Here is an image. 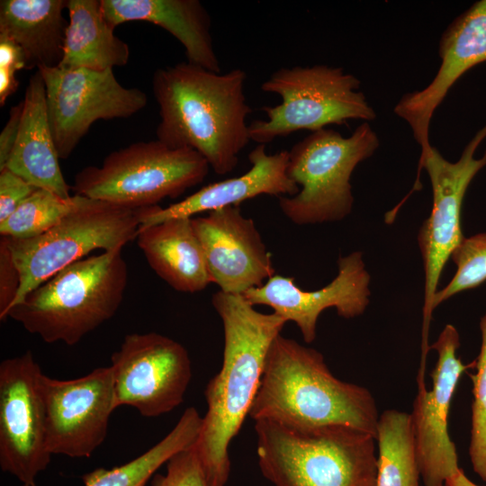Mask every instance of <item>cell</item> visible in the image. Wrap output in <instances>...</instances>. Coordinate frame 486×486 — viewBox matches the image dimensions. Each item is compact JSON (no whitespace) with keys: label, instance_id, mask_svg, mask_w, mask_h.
<instances>
[{"label":"cell","instance_id":"7402d4cb","mask_svg":"<svg viewBox=\"0 0 486 486\" xmlns=\"http://www.w3.org/2000/svg\"><path fill=\"white\" fill-rule=\"evenodd\" d=\"M137 239L150 267L176 291L195 293L212 283L192 218L140 227Z\"/></svg>","mask_w":486,"mask_h":486},{"label":"cell","instance_id":"f546056e","mask_svg":"<svg viewBox=\"0 0 486 486\" xmlns=\"http://www.w3.org/2000/svg\"><path fill=\"white\" fill-rule=\"evenodd\" d=\"M84 486H145L146 475L141 467L128 462L112 469L98 468L82 477Z\"/></svg>","mask_w":486,"mask_h":486},{"label":"cell","instance_id":"5bb4252c","mask_svg":"<svg viewBox=\"0 0 486 486\" xmlns=\"http://www.w3.org/2000/svg\"><path fill=\"white\" fill-rule=\"evenodd\" d=\"M47 446L51 454L89 457L105 440L114 405L109 366L71 380L40 377Z\"/></svg>","mask_w":486,"mask_h":486},{"label":"cell","instance_id":"9c48e42d","mask_svg":"<svg viewBox=\"0 0 486 486\" xmlns=\"http://www.w3.org/2000/svg\"><path fill=\"white\" fill-rule=\"evenodd\" d=\"M145 209L83 196L76 208L45 233L29 239L6 237L21 277L11 309L54 274L90 252L123 248L137 238Z\"/></svg>","mask_w":486,"mask_h":486},{"label":"cell","instance_id":"44dd1931","mask_svg":"<svg viewBox=\"0 0 486 486\" xmlns=\"http://www.w3.org/2000/svg\"><path fill=\"white\" fill-rule=\"evenodd\" d=\"M22 102L18 137L4 167L38 188L69 198L70 187L61 172L49 121L45 83L38 69L29 80Z\"/></svg>","mask_w":486,"mask_h":486},{"label":"cell","instance_id":"836d02e7","mask_svg":"<svg viewBox=\"0 0 486 486\" xmlns=\"http://www.w3.org/2000/svg\"><path fill=\"white\" fill-rule=\"evenodd\" d=\"M0 68L18 71L26 69V61L21 47L14 40L0 36Z\"/></svg>","mask_w":486,"mask_h":486},{"label":"cell","instance_id":"cb8c5ba5","mask_svg":"<svg viewBox=\"0 0 486 486\" xmlns=\"http://www.w3.org/2000/svg\"><path fill=\"white\" fill-rule=\"evenodd\" d=\"M67 9L69 20L58 68L104 71L128 63L129 46L114 35L100 0H68Z\"/></svg>","mask_w":486,"mask_h":486},{"label":"cell","instance_id":"e575fe53","mask_svg":"<svg viewBox=\"0 0 486 486\" xmlns=\"http://www.w3.org/2000/svg\"><path fill=\"white\" fill-rule=\"evenodd\" d=\"M19 86L15 71L0 68V105H4L6 99L13 94Z\"/></svg>","mask_w":486,"mask_h":486},{"label":"cell","instance_id":"2e32d148","mask_svg":"<svg viewBox=\"0 0 486 486\" xmlns=\"http://www.w3.org/2000/svg\"><path fill=\"white\" fill-rule=\"evenodd\" d=\"M338 267L337 276L316 291L301 289L293 277L274 274L242 295L251 305L268 306L286 322H294L304 342L310 344L316 338L318 319L323 310L334 308L338 316L352 319L362 315L369 304L371 277L362 252L340 256Z\"/></svg>","mask_w":486,"mask_h":486},{"label":"cell","instance_id":"8992f818","mask_svg":"<svg viewBox=\"0 0 486 486\" xmlns=\"http://www.w3.org/2000/svg\"><path fill=\"white\" fill-rule=\"evenodd\" d=\"M379 144L377 134L367 122L349 137L325 128L298 141L288 150L287 174L299 192L278 198L284 215L297 225L344 220L354 203L352 173Z\"/></svg>","mask_w":486,"mask_h":486},{"label":"cell","instance_id":"7a4b0ae2","mask_svg":"<svg viewBox=\"0 0 486 486\" xmlns=\"http://www.w3.org/2000/svg\"><path fill=\"white\" fill-rule=\"evenodd\" d=\"M241 68L221 74L188 61L158 68L152 78L159 107L157 140L197 151L218 175L230 173L250 141Z\"/></svg>","mask_w":486,"mask_h":486},{"label":"cell","instance_id":"603a6c76","mask_svg":"<svg viewBox=\"0 0 486 486\" xmlns=\"http://www.w3.org/2000/svg\"><path fill=\"white\" fill-rule=\"evenodd\" d=\"M68 0H1L0 36L23 51L26 69L58 67L68 22Z\"/></svg>","mask_w":486,"mask_h":486},{"label":"cell","instance_id":"83f0119b","mask_svg":"<svg viewBox=\"0 0 486 486\" xmlns=\"http://www.w3.org/2000/svg\"><path fill=\"white\" fill-rule=\"evenodd\" d=\"M451 258L456 272L434 298V309L454 294L475 288L486 281V232L464 238Z\"/></svg>","mask_w":486,"mask_h":486},{"label":"cell","instance_id":"ba28073f","mask_svg":"<svg viewBox=\"0 0 486 486\" xmlns=\"http://www.w3.org/2000/svg\"><path fill=\"white\" fill-rule=\"evenodd\" d=\"M208 162L190 148L158 140L139 141L110 153L101 166H86L74 177L75 194L132 208L158 205L203 182Z\"/></svg>","mask_w":486,"mask_h":486},{"label":"cell","instance_id":"ac0fdd59","mask_svg":"<svg viewBox=\"0 0 486 486\" xmlns=\"http://www.w3.org/2000/svg\"><path fill=\"white\" fill-rule=\"evenodd\" d=\"M438 54L441 63L433 80L404 94L394 107V113L410 127L421 153L431 147V119L450 88L466 71L486 61V0L474 3L446 29Z\"/></svg>","mask_w":486,"mask_h":486},{"label":"cell","instance_id":"d6a6232c","mask_svg":"<svg viewBox=\"0 0 486 486\" xmlns=\"http://www.w3.org/2000/svg\"><path fill=\"white\" fill-rule=\"evenodd\" d=\"M23 102L13 106L9 118L0 133V169H3L16 142L21 124Z\"/></svg>","mask_w":486,"mask_h":486},{"label":"cell","instance_id":"e0dca14e","mask_svg":"<svg viewBox=\"0 0 486 486\" xmlns=\"http://www.w3.org/2000/svg\"><path fill=\"white\" fill-rule=\"evenodd\" d=\"M212 283L220 291L243 294L274 275L272 255L250 218L229 206L192 218Z\"/></svg>","mask_w":486,"mask_h":486},{"label":"cell","instance_id":"d6986e66","mask_svg":"<svg viewBox=\"0 0 486 486\" xmlns=\"http://www.w3.org/2000/svg\"><path fill=\"white\" fill-rule=\"evenodd\" d=\"M251 167L243 175L212 183L182 201L166 208L158 205L145 209L140 227H148L170 219L192 218L229 206H239L247 200L266 194L276 197L292 196L299 186L289 177V152H266L265 144H258L248 154Z\"/></svg>","mask_w":486,"mask_h":486},{"label":"cell","instance_id":"277c9868","mask_svg":"<svg viewBox=\"0 0 486 486\" xmlns=\"http://www.w3.org/2000/svg\"><path fill=\"white\" fill-rule=\"evenodd\" d=\"M255 431L259 469L274 486H376V438L369 433L270 419L255 421Z\"/></svg>","mask_w":486,"mask_h":486},{"label":"cell","instance_id":"6da1fadb","mask_svg":"<svg viewBox=\"0 0 486 486\" xmlns=\"http://www.w3.org/2000/svg\"><path fill=\"white\" fill-rule=\"evenodd\" d=\"M212 303L223 326V359L205 387L207 410L194 447L210 486H225L230 442L249 415L267 352L286 321L256 310L241 294L218 291Z\"/></svg>","mask_w":486,"mask_h":486},{"label":"cell","instance_id":"9a60e30c","mask_svg":"<svg viewBox=\"0 0 486 486\" xmlns=\"http://www.w3.org/2000/svg\"><path fill=\"white\" fill-rule=\"evenodd\" d=\"M460 336L454 326L446 325L437 339L429 346L437 361L432 388L418 379V392L410 413L416 452L424 486H446V482L461 468L454 442L448 434V414L454 391L462 374L474 368L475 361L464 364L456 356Z\"/></svg>","mask_w":486,"mask_h":486},{"label":"cell","instance_id":"ffe728a7","mask_svg":"<svg viewBox=\"0 0 486 486\" xmlns=\"http://www.w3.org/2000/svg\"><path fill=\"white\" fill-rule=\"evenodd\" d=\"M107 22L115 28L145 21L167 31L184 46L187 61L220 73L211 34L212 20L199 0H100Z\"/></svg>","mask_w":486,"mask_h":486},{"label":"cell","instance_id":"4316f807","mask_svg":"<svg viewBox=\"0 0 486 486\" xmlns=\"http://www.w3.org/2000/svg\"><path fill=\"white\" fill-rule=\"evenodd\" d=\"M482 344L472 382V428L469 456L473 471L486 482V313L480 321Z\"/></svg>","mask_w":486,"mask_h":486},{"label":"cell","instance_id":"d590c367","mask_svg":"<svg viewBox=\"0 0 486 486\" xmlns=\"http://www.w3.org/2000/svg\"><path fill=\"white\" fill-rule=\"evenodd\" d=\"M446 486H480L472 482L464 471L460 469L454 475L446 482Z\"/></svg>","mask_w":486,"mask_h":486},{"label":"cell","instance_id":"30bf717a","mask_svg":"<svg viewBox=\"0 0 486 486\" xmlns=\"http://www.w3.org/2000/svg\"><path fill=\"white\" fill-rule=\"evenodd\" d=\"M486 137V125L476 133L460 158L451 162L433 146L420 154L418 174L424 168L429 177L433 202L430 215L418 233L424 267V304L421 356L429 350L428 330L434 311V298L445 266L464 238L461 227L462 204L466 190L478 171L486 165L474 153Z\"/></svg>","mask_w":486,"mask_h":486},{"label":"cell","instance_id":"4dcf8cb0","mask_svg":"<svg viewBox=\"0 0 486 486\" xmlns=\"http://www.w3.org/2000/svg\"><path fill=\"white\" fill-rule=\"evenodd\" d=\"M21 285L18 268L13 259L6 237L0 239V320H5Z\"/></svg>","mask_w":486,"mask_h":486},{"label":"cell","instance_id":"4fadbf2b","mask_svg":"<svg viewBox=\"0 0 486 486\" xmlns=\"http://www.w3.org/2000/svg\"><path fill=\"white\" fill-rule=\"evenodd\" d=\"M43 373L31 351L0 364V466L22 486H37L51 454L47 446Z\"/></svg>","mask_w":486,"mask_h":486},{"label":"cell","instance_id":"3957f363","mask_svg":"<svg viewBox=\"0 0 486 486\" xmlns=\"http://www.w3.org/2000/svg\"><path fill=\"white\" fill-rule=\"evenodd\" d=\"M248 416L295 427L346 426L376 438L380 415L368 389L338 379L320 352L279 334Z\"/></svg>","mask_w":486,"mask_h":486},{"label":"cell","instance_id":"7c38bea8","mask_svg":"<svg viewBox=\"0 0 486 486\" xmlns=\"http://www.w3.org/2000/svg\"><path fill=\"white\" fill-rule=\"evenodd\" d=\"M110 367L115 408L130 406L146 418L178 407L192 378L185 347L155 332L126 335Z\"/></svg>","mask_w":486,"mask_h":486},{"label":"cell","instance_id":"1f68e13d","mask_svg":"<svg viewBox=\"0 0 486 486\" xmlns=\"http://www.w3.org/2000/svg\"><path fill=\"white\" fill-rule=\"evenodd\" d=\"M38 187L4 167L0 170V222L6 220Z\"/></svg>","mask_w":486,"mask_h":486},{"label":"cell","instance_id":"f1b7e54d","mask_svg":"<svg viewBox=\"0 0 486 486\" xmlns=\"http://www.w3.org/2000/svg\"><path fill=\"white\" fill-rule=\"evenodd\" d=\"M151 486H210L194 444L173 455L165 474H156Z\"/></svg>","mask_w":486,"mask_h":486},{"label":"cell","instance_id":"d4e9b609","mask_svg":"<svg viewBox=\"0 0 486 486\" xmlns=\"http://www.w3.org/2000/svg\"><path fill=\"white\" fill-rule=\"evenodd\" d=\"M378 444L376 486H419L411 415L386 410L376 428Z\"/></svg>","mask_w":486,"mask_h":486},{"label":"cell","instance_id":"52a82bcc","mask_svg":"<svg viewBox=\"0 0 486 486\" xmlns=\"http://www.w3.org/2000/svg\"><path fill=\"white\" fill-rule=\"evenodd\" d=\"M360 85L357 77L338 67L277 69L262 83L261 89L278 94L282 102L262 108L266 119L249 124L250 140L266 145L297 130L313 132L350 120H374L375 112L360 91Z\"/></svg>","mask_w":486,"mask_h":486},{"label":"cell","instance_id":"8fae6325","mask_svg":"<svg viewBox=\"0 0 486 486\" xmlns=\"http://www.w3.org/2000/svg\"><path fill=\"white\" fill-rule=\"evenodd\" d=\"M49 121L59 158H68L99 120L126 119L148 104L140 89L122 86L113 69L40 68Z\"/></svg>","mask_w":486,"mask_h":486},{"label":"cell","instance_id":"484cf974","mask_svg":"<svg viewBox=\"0 0 486 486\" xmlns=\"http://www.w3.org/2000/svg\"><path fill=\"white\" fill-rule=\"evenodd\" d=\"M83 199L74 194L61 198L58 194L38 189L28 197L3 222H0V234L14 239H29L38 237L56 224L76 208Z\"/></svg>","mask_w":486,"mask_h":486},{"label":"cell","instance_id":"5b68a950","mask_svg":"<svg viewBox=\"0 0 486 486\" xmlns=\"http://www.w3.org/2000/svg\"><path fill=\"white\" fill-rule=\"evenodd\" d=\"M122 248L72 263L32 290L7 318L46 343L77 344L119 310L128 282Z\"/></svg>","mask_w":486,"mask_h":486}]
</instances>
